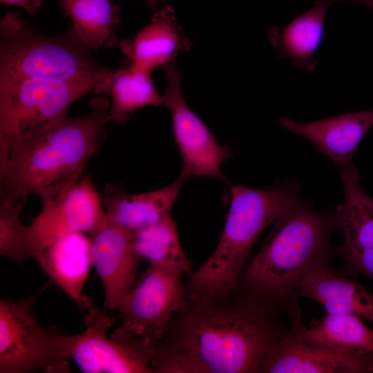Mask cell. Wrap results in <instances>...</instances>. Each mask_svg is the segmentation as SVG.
I'll return each mask as SVG.
<instances>
[{"label":"cell","instance_id":"cell-12","mask_svg":"<svg viewBox=\"0 0 373 373\" xmlns=\"http://www.w3.org/2000/svg\"><path fill=\"white\" fill-rule=\"evenodd\" d=\"M86 329L66 336L69 359L86 373H152L150 361L143 355L106 336L112 318L99 309H89Z\"/></svg>","mask_w":373,"mask_h":373},{"label":"cell","instance_id":"cell-17","mask_svg":"<svg viewBox=\"0 0 373 373\" xmlns=\"http://www.w3.org/2000/svg\"><path fill=\"white\" fill-rule=\"evenodd\" d=\"M120 48L128 65L151 73L174 61L180 52L189 50L192 43L178 26L174 9L166 5L141 31L123 40Z\"/></svg>","mask_w":373,"mask_h":373},{"label":"cell","instance_id":"cell-8","mask_svg":"<svg viewBox=\"0 0 373 373\" xmlns=\"http://www.w3.org/2000/svg\"><path fill=\"white\" fill-rule=\"evenodd\" d=\"M36 298L0 300V373L68 370L66 335L37 322L33 314Z\"/></svg>","mask_w":373,"mask_h":373},{"label":"cell","instance_id":"cell-28","mask_svg":"<svg viewBox=\"0 0 373 373\" xmlns=\"http://www.w3.org/2000/svg\"><path fill=\"white\" fill-rule=\"evenodd\" d=\"M144 1L146 3L148 6L151 9H154L156 8L159 2L164 1L166 0H144Z\"/></svg>","mask_w":373,"mask_h":373},{"label":"cell","instance_id":"cell-19","mask_svg":"<svg viewBox=\"0 0 373 373\" xmlns=\"http://www.w3.org/2000/svg\"><path fill=\"white\" fill-rule=\"evenodd\" d=\"M332 2L316 0L313 6L285 26L270 29L269 41L280 58L304 71L316 68V54L323 39L325 18Z\"/></svg>","mask_w":373,"mask_h":373},{"label":"cell","instance_id":"cell-13","mask_svg":"<svg viewBox=\"0 0 373 373\" xmlns=\"http://www.w3.org/2000/svg\"><path fill=\"white\" fill-rule=\"evenodd\" d=\"M269 350L260 372L356 373L368 371L371 356L351 355L302 338L293 325Z\"/></svg>","mask_w":373,"mask_h":373},{"label":"cell","instance_id":"cell-25","mask_svg":"<svg viewBox=\"0 0 373 373\" xmlns=\"http://www.w3.org/2000/svg\"><path fill=\"white\" fill-rule=\"evenodd\" d=\"M28 194L24 188L17 187L1 198L0 205V254L20 265L28 259H35L27 226L20 222Z\"/></svg>","mask_w":373,"mask_h":373},{"label":"cell","instance_id":"cell-3","mask_svg":"<svg viewBox=\"0 0 373 373\" xmlns=\"http://www.w3.org/2000/svg\"><path fill=\"white\" fill-rule=\"evenodd\" d=\"M300 185L285 182L269 189L236 185L228 189L229 212L214 251L184 285L193 303L224 301L239 285L246 262L262 232L298 198Z\"/></svg>","mask_w":373,"mask_h":373},{"label":"cell","instance_id":"cell-21","mask_svg":"<svg viewBox=\"0 0 373 373\" xmlns=\"http://www.w3.org/2000/svg\"><path fill=\"white\" fill-rule=\"evenodd\" d=\"M290 319L299 335L311 343L351 355L370 356L373 354V330L360 317L327 313L310 328L301 323L298 309Z\"/></svg>","mask_w":373,"mask_h":373},{"label":"cell","instance_id":"cell-14","mask_svg":"<svg viewBox=\"0 0 373 373\" xmlns=\"http://www.w3.org/2000/svg\"><path fill=\"white\" fill-rule=\"evenodd\" d=\"M90 238L92 263L104 287L105 307L117 309L134 286L142 260L135 249L134 233L107 222Z\"/></svg>","mask_w":373,"mask_h":373},{"label":"cell","instance_id":"cell-22","mask_svg":"<svg viewBox=\"0 0 373 373\" xmlns=\"http://www.w3.org/2000/svg\"><path fill=\"white\" fill-rule=\"evenodd\" d=\"M60 8L72 29L90 49L112 48L117 43L121 10L111 0H61Z\"/></svg>","mask_w":373,"mask_h":373},{"label":"cell","instance_id":"cell-26","mask_svg":"<svg viewBox=\"0 0 373 373\" xmlns=\"http://www.w3.org/2000/svg\"><path fill=\"white\" fill-rule=\"evenodd\" d=\"M1 3L19 6L29 14L35 13L41 8L43 0H0Z\"/></svg>","mask_w":373,"mask_h":373},{"label":"cell","instance_id":"cell-20","mask_svg":"<svg viewBox=\"0 0 373 373\" xmlns=\"http://www.w3.org/2000/svg\"><path fill=\"white\" fill-rule=\"evenodd\" d=\"M297 295L318 302L327 314H350L373 323V294L356 280L336 275L327 263L306 276Z\"/></svg>","mask_w":373,"mask_h":373},{"label":"cell","instance_id":"cell-4","mask_svg":"<svg viewBox=\"0 0 373 373\" xmlns=\"http://www.w3.org/2000/svg\"><path fill=\"white\" fill-rule=\"evenodd\" d=\"M331 220L298 198L274 223L240 280L247 294L272 304L294 298L315 267L327 263Z\"/></svg>","mask_w":373,"mask_h":373},{"label":"cell","instance_id":"cell-10","mask_svg":"<svg viewBox=\"0 0 373 373\" xmlns=\"http://www.w3.org/2000/svg\"><path fill=\"white\" fill-rule=\"evenodd\" d=\"M106 223L102 195L90 177L84 175L55 198L42 201L40 213L27 225L35 259L57 237L73 232L92 236Z\"/></svg>","mask_w":373,"mask_h":373},{"label":"cell","instance_id":"cell-6","mask_svg":"<svg viewBox=\"0 0 373 373\" xmlns=\"http://www.w3.org/2000/svg\"><path fill=\"white\" fill-rule=\"evenodd\" d=\"M109 74L82 79H27L0 84V159L15 144L52 125L75 100L92 90L97 93Z\"/></svg>","mask_w":373,"mask_h":373},{"label":"cell","instance_id":"cell-16","mask_svg":"<svg viewBox=\"0 0 373 373\" xmlns=\"http://www.w3.org/2000/svg\"><path fill=\"white\" fill-rule=\"evenodd\" d=\"M279 122L286 130L309 140L338 167L352 164L356 147L373 126V109L306 123L281 117Z\"/></svg>","mask_w":373,"mask_h":373},{"label":"cell","instance_id":"cell-5","mask_svg":"<svg viewBox=\"0 0 373 373\" xmlns=\"http://www.w3.org/2000/svg\"><path fill=\"white\" fill-rule=\"evenodd\" d=\"M71 27L64 35L47 36L18 13L0 21V84L27 79L73 80L109 74Z\"/></svg>","mask_w":373,"mask_h":373},{"label":"cell","instance_id":"cell-24","mask_svg":"<svg viewBox=\"0 0 373 373\" xmlns=\"http://www.w3.org/2000/svg\"><path fill=\"white\" fill-rule=\"evenodd\" d=\"M134 243L142 259L150 264L174 267L190 274V264L171 216L135 232Z\"/></svg>","mask_w":373,"mask_h":373},{"label":"cell","instance_id":"cell-11","mask_svg":"<svg viewBox=\"0 0 373 373\" xmlns=\"http://www.w3.org/2000/svg\"><path fill=\"white\" fill-rule=\"evenodd\" d=\"M345 199L331 218L343 238L340 247L347 274L373 279V198L360 186L361 175L352 164L338 166Z\"/></svg>","mask_w":373,"mask_h":373},{"label":"cell","instance_id":"cell-15","mask_svg":"<svg viewBox=\"0 0 373 373\" xmlns=\"http://www.w3.org/2000/svg\"><path fill=\"white\" fill-rule=\"evenodd\" d=\"M48 276L82 309L91 308L83 289L93 266L91 238L82 232L62 235L43 247L35 259Z\"/></svg>","mask_w":373,"mask_h":373},{"label":"cell","instance_id":"cell-29","mask_svg":"<svg viewBox=\"0 0 373 373\" xmlns=\"http://www.w3.org/2000/svg\"><path fill=\"white\" fill-rule=\"evenodd\" d=\"M368 372H373V358L370 363Z\"/></svg>","mask_w":373,"mask_h":373},{"label":"cell","instance_id":"cell-1","mask_svg":"<svg viewBox=\"0 0 373 373\" xmlns=\"http://www.w3.org/2000/svg\"><path fill=\"white\" fill-rule=\"evenodd\" d=\"M193 303L162 340L151 367L158 373L260 372L272 347L289 331L278 326V305L250 294L238 302Z\"/></svg>","mask_w":373,"mask_h":373},{"label":"cell","instance_id":"cell-18","mask_svg":"<svg viewBox=\"0 0 373 373\" xmlns=\"http://www.w3.org/2000/svg\"><path fill=\"white\" fill-rule=\"evenodd\" d=\"M180 176L161 189L128 194L117 184L108 185L102 195L107 222L135 233L171 216L182 183Z\"/></svg>","mask_w":373,"mask_h":373},{"label":"cell","instance_id":"cell-23","mask_svg":"<svg viewBox=\"0 0 373 373\" xmlns=\"http://www.w3.org/2000/svg\"><path fill=\"white\" fill-rule=\"evenodd\" d=\"M151 73L126 65L113 69L97 93L112 97L111 121L124 124L136 110L147 106H163L162 95L155 88Z\"/></svg>","mask_w":373,"mask_h":373},{"label":"cell","instance_id":"cell-9","mask_svg":"<svg viewBox=\"0 0 373 373\" xmlns=\"http://www.w3.org/2000/svg\"><path fill=\"white\" fill-rule=\"evenodd\" d=\"M167 80L163 106L171 115L174 139L182 166L180 177L227 180L221 166L231 155L229 146L218 143L202 119L190 108L182 90L181 70L175 61L164 67Z\"/></svg>","mask_w":373,"mask_h":373},{"label":"cell","instance_id":"cell-27","mask_svg":"<svg viewBox=\"0 0 373 373\" xmlns=\"http://www.w3.org/2000/svg\"><path fill=\"white\" fill-rule=\"evenodd\" d=\"M343 3H359L373 10V0H335Z\"/></svg>","mask_w":373,"mask_h":373},{"label":"cell","instance_id":"cell-2","mask_svg":"<svg viewBox=\"0 0 373 373\" xmlns=\"http://www.w3.org/2000/svg\"><path fill=\"white\" fill-rule=\"evenodd\" d=\"M82 116L65 114L41 132L15 144L0 159L1 197L21 186L46 200L81 177L111 121L105 97L94 98Z\"/></svg>","mask_w":373,"mask_h":373},{"label":"cell","instance_id":"cell-7","mask_svg":"<svg viewBox=\"0 0 373 373\" xmlns=\"http://www.w3.org/2000/svg\"><path fill=\"white\" fill-rule=\"evenodd\" d=\"M184 271L150 264L117 309L122 325L111 338L151 361L175 314L184 307Z\"/></svg>","mask_w":373,"mask_h":373}]
</instances>
